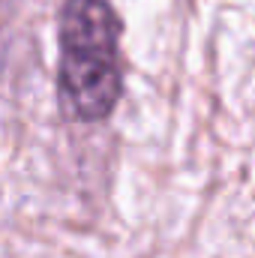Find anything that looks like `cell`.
Instances as JSON below:
<instances>
[{
    "label": "cell",
    "mask_w": 255,
    "mask_h": 258,
    "mask_svg": "<svg viewBox=\"0 0 255 258\" xmlns=\"http://www.w3.org/2000/svg\"><path fill=\"white\" fill-rule=\"evenodd\" d=\"M123 90L120 21L105 0H66L60 9L57 96L66 117L105 120Z\"/></svg>",
    "instance_id": "1"
}]
</instances>
